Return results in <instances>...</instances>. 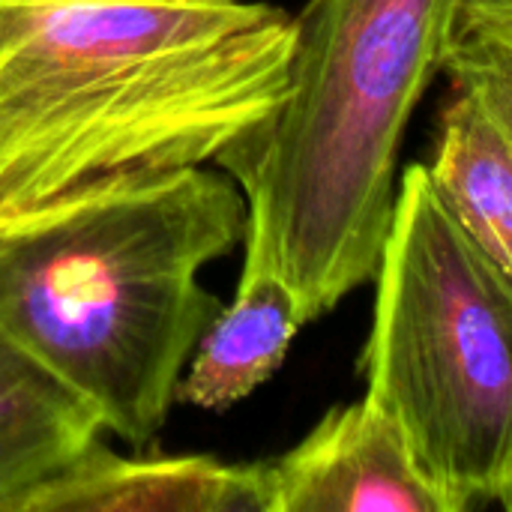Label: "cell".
I'll list each match as a JSON object with an SVG mask.
<instances>
[{
  "mask_svg": "<svg viewBox=\"0 0 512 512\" xmlns=\"http://www.w3.org/2000/svg\"><path fill=\"white\" fill-rule=\"evenodd\" d=\"M291 48L264 0H0V219L216 165L285 99Z\"/></svg>",
  "mask_w": 512,
  "mask_h": 512,
  "instance_id": "1",
  "label": "cell"
},
{
  "mask_svg": "<svg viewBox=\"0 0 512 512\" xmlns=\"http://www.w3.org/2000/svg\"><path fill=\"white\" fill-rule=\"evenodd\" d=\"M246 237V198L210 165L129 171L0 219V327L132 450L177 402L222 303L207 264Z\"/></svg>",
  "mask_w": 512,
  "mask_h": 512,
  "instance_id": "2",
  "label": "cell"
},
{
  "mask_svg": "<svg viewBox=\"0 0 512 512\" xmlns=\"http://www.w3.org/2000/svg\"><path fill=\"white\" fill-rule=\"evenodd\" d=\"M459 3L309 0L285 99L216 162L246 198L243 258L294 288L306 324L378 273L399 144L444 69Z\"/></svg>",
  "mask_w": 512,
  "mask_h": 512,
  "instance_id": "3",
  "label": "cell"
},
{
  "mask_svg": "<svg viewBox=\"0 0 512 512\" xmlns=\"http://www.w3.org/2000/svg\"><path fill=\"white\" fill-rule=\"evenodd\" d=\"M360 360L450 512L498 504L512 477V282L408 165Z\"/></svg>",
  "mask_w": 512,
  "mask_h": 512,
  "instance_id": "4",
  "label": "cell"
},
{
  "mask_svg": "<svg viewBox=\"0 0 512 512\" xmlns=\"http://www.w3.org/2000/svg\"><path fill=\"white\" fill-rule=\"evenodd\" d=\"M270 512H450L402 426L369 393L267 462Z\"/></svg>",
  "mask_w": 512,
  "mask_h": 512,
  "instance_id": "5",
  "label": "cell"
},
{
  "mask_svg": "<svg viewBox=\"0 0 512 512\" xmlns=\"http://www.w3.org/2000/svg\"><path fill=\"white\" fill-rule=\"evenodd\" d=\"M6 512H270V471L198 453L117 456L96 438Z\"/></svg>",
  "mask_w": 512,
  "mask_h": 512,
  "instance_id": "6",
  "label": "cell"
},
{
  "mask_svg": "<svg viewBox=\"0 0 512 512\" xmlns=\"http://www.w3.org/2000/svg\"><path fill=\"white\" fill-rule=\"evenodd\" d=\"M303 324L294 288L270 264L243 258L237 294L198 339L177 402L201 411L243 402L276 375Z\"/></svg>",
  "mask_w": 512,
  "mask_h": 512,
  "instance_id": "7",
  "label": "cell"
},
{
  "mask_svg": "<svg viewBox=\"0 0 512 512\" xmlns=\"http://www.w3.org/2000/svg\"><path fill=\"white\" fill-rule=\"evenodd\" d=\"M102 435L99 417L0 327V512Z\"/></svg>",
  "mask_w": 512,
  "mask_h": 512,
  "instance_id": "8",
  "label": "cell"
},
{
  "mask_svg": "<svg viewBox=\"0 0 512 512\" xmlns=\"http://www.w3.org/2000/svg\"><path fill=\"white\" fill-rule=\"evenodd\" d=\"M426 168L459 228L512 282V144L462 84H453Z\"/></svg>",
  "mask_w": 512,
  "mask_h": 512,
  "instance_id": "9",
  "label": "cell"
},
{
  "mask_svg": "<svg viewBox=\"0 0 512 512\" xmlns=\"http://www.w3.org/2000/svg\"><path fill=\"white\" fill-rule=\"evenodd\" d=\"M453 84L468 87L512 144V30L456 27L444 54Z\"/></svg>",
  "mask_w": 512,
  "mask_h": 512,
  "instance_id": "10",
  "label": "cell"
},
{
  "mask_svg": "<svg viewBox=\"0 0 512 512\" xmlns=\"http://www.w3.org/2000/svg\"><path fill=\"white\" fill-rule=\"evenodd\" d=\"M456 27L512 30V0H462Z\"/></svg>",
  "mask_w": 512,
  "mask_h": 512,
  "instance_id": "11",
  "label": "cell"
},
{
  "mask_svg": "<svg viewBox=\"0 0 512 512\" xmlns=\"http://www.w3.org/2000/svg\"><path fill=\"white\" fill-rule=\"evenodd\" d=\"M498 504H501V507H504V510H507V512H512V477H510V483H507V489L501 492Z\"/></svg>",
  "mask_w": 512,
  "mask_h": 512,
  "instance_id": "12",
  "label": "cell"
}]
</instances>
